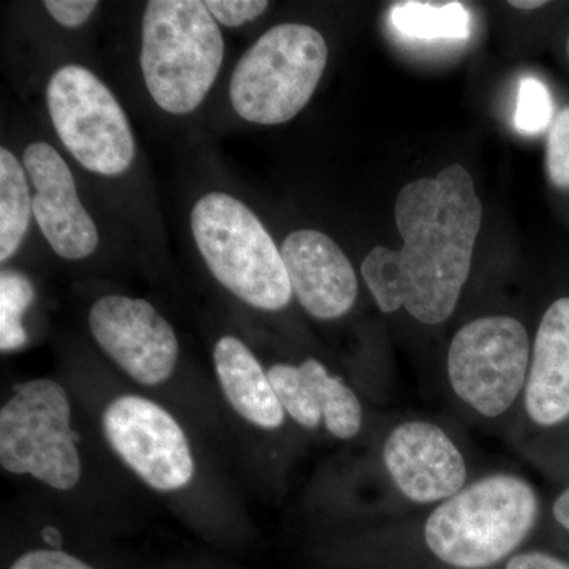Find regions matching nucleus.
<instances>
[{"label":"nucleus","instance_id":"2eb2a0df","mask_svg":"<svg viewBox=\"0 0 569 569\" xmlns=\"http://www.w3.org/2000/svg\"><path fill=\"white\" fill-rule=\"evenodd\" d=\"M520 411L539 430L569 421V296L550 302L539 320Z\"/></svg>","mask_w":569,"mask_h":569},{"label":"nucleus","instance_id":"6e6552de","mask_svg":"<svg viewBox=\"0 0 569 569\" xmlns=\"http://www.w3.org/2000/svg\"><path fill=\"white\" fill-rule=\"evenodd\" d=\"M47 104L59 140L86 170L112 178L132 167V127L114 93L91 70H56L47 86Z\"/></svg>","mask_w":569,"mask_h":569},{"label":"nucleus","instance_id":"9b49d317","mask_svg":"<svg viewBox=\"0 0 569 569\" xmlns=\"http://www.w3.org/2000/svg\"><path fill=\"white\" fill-rule=\"evenodd\" d=\"M89 328L103 353L137 383L156 387L173 376L179 358L178 337L151 302L104 296L92 306Z\"/></svg>","mask_w":569,"mask_h":569},{"label":"nucleus","instance_id":"ddd939ff","mask_svg":"<svg viewBox=\"0 0 569 569\" xmlns=\"http://www.w3.org/2000/svg\"><path fill=\"white\" fill-rule=\"evenodd\" d=\"M291 290L302 309L317 320H337L353 309L358 277L343 250L317 230L288 234L282 247Z\"/></svg>","mask_w":569,"mask_h":569},{"label":"nucleus","instance_id":"0eeeda50","mask_svg":"<svg viewBox=\"0 0 569 569\" xmlns=\"http://www.w3.org/2000/svg\"><path fill=\"white\" fill-rule=\"evenodd\" d=\"M0 463L52 489L70 490L81 478L66 389L48 378L26 381L0 410Z\"/></svg>","mask_w":569,"mask_h":569},{"label":"nucleus","instance_id":"dca6fc26","mask_svg":"<svg viewBox=\"0 0 569 569\" xmlns=\"http://www.w3.org/2000/svg\"><path fill=\"white\" fill-rule=\"evenodd\" d=\"M212 358L224 399L236 413L260 429H280L287 413L250 348L233 336H224L216 343Z\"/></svg>","mask_w":569,"mask_h":569},{"label":"nucleus","instance_id":"412c9836","mask_svg":"<svg viewBox=\"0 0 569 569\" xmlns=\"http://www.w3.org/2000/svg\"><path fill=\"white\" fill-rule=\"evenodd\" d=\"M546 171L556 189L569 192V104L550 123L546 146Z\"/></svg>","mask_w":569,"mask_h":569},{"label":"nucleus","instance_id":"9d476101","mask_svg":"<svg viewBox=\"0 0 569 569\" xmlns=\"http://www.w3.org/2000/svg\"><path fill=\"white\" fill-rule=\"evenodd\" d=\"M380 459L391 488L413 507L433 508L471 481L456 438L429 419H406L391 427Z\"/></svg>","mask_w":569,"mask_h":569},{"label":"nucleus","instance_id":"6ab92c4d","mask_svg":"<svg viewBox=\"0 0 569 569\" xmlns=\"http://www.w3.org/2000/svg\"><path fill=\"white\" fill-rule=\"evenodd\" d=\"M33 301V288L20 272L3 271L0 276V348L18 350L28 342L22 316Z\"/></svg>","mask_w":569,"mask_h":569},{"label":"nucleus","instance_id":"a211bd4d","mask_svg":"<svg viewBox=\"0 0 569 569\" xmlns=\"http://www.w3.org/2000/svg\"><path fill=\"white\" fill-rule=\"evenodd\" d=\"M392 28L415 40H466L471 18L460 2H402L389 13Z\"/></svg>","mask_w":569,"mask_h":569},{"label":"nucleus","instance_id":"423d86ee","mask_svg":"<svg viewBox=\"0 0 569 569\" xmlns=\"http://www.w3.org/2000/svg\"><path fill=\"white\" fill-rule=\"evenodd\" d=\"M531 343L526 325L518 318L486 316L468 321L448 347L449 391L481 421L508 417L522 403Z\"/></svg>","mask_w":569,"mask_h":569},{"label":"nucleus","instance_id":"f03ea898","mask_svg":"<svg viewBox=\"0 0 569 569\" xmlns=\"http://www.w3.org/2000/svg\"><path fill=\"white\" fill-rule=\"evenodd\" d=\"M541 515L529 479L488 473L430 509L417 539L389 542L376 569H496L529 546Z\"/></svg>","mask_w":569,"mask_h":569},{"label":"nucleus","instance_id":"a878e982","mask_svg":"<svg viewBox=\"0 0 569 569\" xmlns=\"http://www.w3.org/2000/svg\"><path fill=\"white\" fill-rule=\"evenodd\" d=\"M550 515H552L553 522L569 537V486L561 490L556 500L552 501V512Z\"/></svg>","mask_w":569,"mask_h":569},{"label":"nucleus","instance_id":"f257e3e1","mask_svg":"<svg viewBox=\"0 0 569 569\" xmlns=\"http://www.w3.org/2000/svg\"><path fill=\"white\" fill-rule=\"evenodd\" d=\"M400 250L373 247L362 279L383 313L406 309L419 323H445L455 313L473 261L482 220L473 179L462 164L407 183L396 200Z\"/></svg>","mask_w":569,"mask_h":569},{"label":"nucleus","instance_id":"b1692460","mask_svg":"<svg viewBox=\"0 0 569 569\" xmlns=\"http://www.w3.org/2000/svg\"><path fill=\"white\" fill-rule=\"evenodd\" d=\"M44 9L63 28H80L99 7L96 0H47Z\"/></svg>","mask_w":569,"mask_h":569},{"label":"nucleus","instance_id":"39448f33","mask_svg":"<svg viewBox=\"0 0 569 569\" xmlns=\"http://www.w3.org/2000/svg\"><path fill=\"white\" fill-rule=\"evenodd\" d=\"M328 63V44L312 26L283 22L239 59L230 100L239 118L258 126L291 121L310 102Z\"/></svg>","mask_w":569,"mask_h":569},{"label":"nucleus","instance_id":"4468645a","mask_svg":"<svg viewBox=\"0 0 569 569\" xmlns=\"http://www.w3.org/2000/svg\"><path fill=\"white\" fill-rule=\"evenodd\" d=\"M268 376L284 413L296 425L309 430L323 426L339 440H351L361 432L365 425L361 399L318 359H306L299 366L274 365Z\"/></svg>","mask_w":569,"mask_h":569},{"label":"nucleus","instance_id":"7ed1b4c3","mask_svg":"<svg viewBox=\"0 0 569 569\" xmlns=\"http://www.w3.org/2000/svg\"><path fill=\"white\" fill-rule=\"evenodd\" d=\"M224 41L200 0H151L141 32V71L157 107L170 114L197 110L219 77Z\"/></svg>","mask_w":569,"mask_h":569},{"label":"nucleus","instance_id":"f3484780","mask_svg":"<svg viewBox=\"0 0 569 569\" xmlns=\"http://www.w3.org/2000/svg\"><path fill=\"white\" fill-rule=\"evenodd\" d=\"M32 197L29 176L20 160L0 149V261L6 263L20 249L31 223Z\"/></svg>","mask_w":569,"mask_h":569},{"label":"nucleus","instance_id":"4be33fe9","mask_svg":"<svg viewBox=\"0 0 569 569\" xmlns=\"http://www.w3.org/2000/svg\"><path fill=\"white\" fill-rule=\"evenodd\" d=\"M7 569H99L81 557L59 548L26 550Z\"/></svg>","mask_w":569,"mask_h":569},{"label":"nucleus","instance_id":"393cba45","mask_svg":"<svg viewBox=\"0 0 569 569\" xmlns=\"http://www.w3.org/2000/svg\"><path fill=\"white\" fill-rule=\"evenodd\" d=\"M496 569H569V560L541 548H523Z\"/></svg>","mask_w":569,"mask_h":569},{"label":"nucleus","instance_id":"cd10ccee","mask_svg":"<svg viewBox=\"0 0 569 569\" xmlns=\"http://www.w3.org/2000/svg\"><path fill=\"white\" fill-rule=\"evenodd\" d=\"M565 52H567V59H568V62H569V36H568V39H567V43H565Z\"/></svg>","mask_w":569,"mask_h":569},{"label":"nucleus","instance_id":"f8f14e48","mask_svg":"<svg viewBox=\"0 0 569 569\" xmlns=\"http://www.w3.org/2000/svg\"><path fill=\"white\" fill-rule=\"evenodd\" d=\"M32 182V212L41 234L63 260H84L99 246L96 222L86 211L69 164L48 142H32L22 156Z\"/></svg>","mask_w":569,"mask_h":569},{"label":"nucleus","instance_id":"aec40b11","mask_svg":"<svg viewBox=\"0 0 569 569\" xmlns=\"http://www.w3.org/2000/svg\"><path fill=\"white\" fill-rule=\"evenodd\" d=\"M553 100L545 82L535 78L520 81L515 126L519 133L537 134L553 121Z\"/></svg>","mask_w":569,"mask_h":569},{"label":"nucleus","instance_id":"bb28decb","mask_svg":"<svg viewBox=\"0 0 569 569\" xmlns=\"http://www.w3.org/2000/svg\"><path fill=\"white\" fill-rule=\"evenodd\" d=\"M509 6L519 10H538L541 9V7L548 6V2H541V0H526V2H520V0H516V2H509Z\"/></svg>","mask_w":569,"mask_h":569},{"label":"nucleus","instance_id":"1a4fd4ad","mask_svg":"<svg viewBox=\"0 0 569 569\" xmlns=\"http://www.w3.org/2000/svg\"><path fill=\"white\" fill-rule=\"evenodd\" d=\"M108 445L149 488L174 492L189 486L194 462L182 427L159 403L141 396L112 400L103 415Z\"/></svg>","mask_w":569,"mask_h":569},{"label":"nucleus","instance_id":"20e7f679","mask_svg":"<svg viewBox=\"0 0 569 569\" xmlns=\"http://www.w3.org/2000/svg\"><path fill=\"white\" fill-rule=\"evenodd\" d=\"M192 233L209 271L236 298L266 312L290 305L282 252L249 206L228 193L204 194L192 211Z\"/></svg>","mask_w":569,"mask_h":569},{"label":"nucleus","instance_id":"5701e85b","mask_svg":"<svg viewBox=\"0 0 569 569\" xmlns=\"http://www.w3.org/2000/svg\"><path fill=\"white\" fill-rule=\"evenodd\" d=\"M213 20L227 28H239L257 20L268 10L269 2L263 0H208L206 2Z\"/></svg>","mask_w":569,"mask_h":569}]
</instances>
